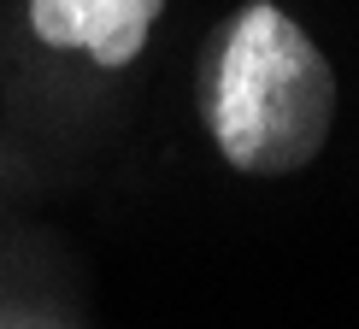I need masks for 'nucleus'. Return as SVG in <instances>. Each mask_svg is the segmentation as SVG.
<instances>
[{"instance_id": "nucleus-1", "label": "nucleus", "mask_w": 359, "mask_h": 329, "mask_svg": "<svg viewBox=\"0 0 359 329\" xmlns=\"http://www.w3.org/2000/svg\"><path fill=\"white\" fill-rule=\"evenodd\" d=\"M212 141L248 176H289L324 153L336 124V77L312 36L271 0L224 24L212 65Z\"/></svg>"}, {"instance_id": "nucleus-2", "label": "nucleus", "mask_w": 359, "mask_h": 329, "mask_svg": "<svg viewBox=\"0 0 359 329\" xmlns=\"http://www.w3.org/2000/svg\"><path fill=\"white\" fill-rule=\"evenodd\" d=\"M159 6L165 0H29V29L48 48H77L95 65L118 71L147 48Z\"/></svg>"}]
</instances>
